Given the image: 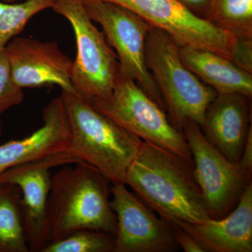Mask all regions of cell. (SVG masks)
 <instances>
[{
	"mask_svg": "<svg viewBox=\"0 0 252 252\" xmlns=\"http://www.w3.org/2000/svg\"><path fill=\"white\" fill-rule=\"evenodd\" d=\"M125 185L162 220L203 223L212 219L193 171V163L143 142Z\"/></svg>",
	"mask_w": 252,
	"mask_h": 252,
	"instance_id": "cell-1",
	"label": "cell"
},
{
	"mask_svg": "<svg viewBox=\"0 0 252 252\" xmlns=\"http://www.w3.org/2000/svg\"><path fill=\"white\" fill-rule=\"evenodd\" d=\"M112 182L95 167L75 162L51 177L46 223L50 243L81 229L115 237L117 223L110 205Z\"/></svg>",
	"mask_w": 252,
	"mask_h": 252,
	"instance_id": "cell-2",
	"label": "cell"
},
{
	"mask_svg": "<svg viewBox=\"0 0 252 252\" xmlns=\"http://www.w3.org/2000/svg\"><path fill=\"white\" fill-rule=\"evenodd\" d=\"M71 130L67 152L89 164L112 183L125 184L143 141L94 109L77 94L62 91Z\"/></svg>",
	"mask_w": 252,
	"mask_h": 252,
	"instance_id": "cell-3",
	"label": "cell"
},
{
	"mask_svg": "<svg viewBox=\"0 0 252 252\" xmlns=\"http://www.w3.org/2000/svg\"><path fill=\"white\" fill-rule=\"evenodd\" d=\"M146 62L160 91L169 119L182 132L189 121L203 126L205 112L217 93L182 63L180 46L168 33L154 28L146 41Z\"/></svg>",
	"mask_w": 252,
	"mask_h": 252,
	"instance_id": "cell-4",
	"label": "cell"
},
{
	"mask_svg": "<svg viewBox=\"0 0 252 252\" xmlns=\"http://www.w3.org/2000/svg\"><path fill=\"white\" fill-rule=\"evenodd\" d=\"M51 9L69 21L75 35L72 75L75 94L90 104L109 99L121 67L103 32L93 23L81 0H54Z\"/></svg>",
	"mask_w": 252,
	"mask_h": 252,
	"instance_id": "cell-5",
	"label": "cell"
},
{
	"mask_svg": "<svg viewBox=\"0 0 252 252\" xmlns=\"http://www.w3.org/2000/svg\"><path fill=\"white\" fill-rule=\"evenodd\" d=\"M91 105L143 142L193 163L183 132L172 125L165 110L122 69L110 97Z\"/></svg>",
	"mask_w": 252,
	"mask_h": 252,
	"instance_id": "cell-6",
	"label": "cell"
},
{
	"mask_svg": "<svg viewBox=\"0 0 252 252\" xmlns=\"http://www.w3.org/2000/svg\"><path fill=\"white\" fill-rule=\"evenodd\" d=\"M91 21L98 23L117 54L121 69L165 110L160 91L146 62V41L154 28L130 10L107 1L85 3Z\"/></svg>",
	"mask_w": 252,
	"mask_h": 252,
	"instance_id": "cell-7",
	"label": "cell"
},
{
	"mask_svg": "<svg viewBox=\"0 0 252 252\" xmlns=\"http://www.w3.org/2000/svg\"><path fill=\"white\" fill-rule=\"evenodd\" d=\"M182 132L191 152L194 175L210 217L223 218L238 205L252 177L239 163L230 161L214 147L195 122H186Z\"/></svg>",
	"mask_w": 252,
	"mask_h": 252,
	"instance_id": "cell-8",
	"label": "cell"
},
{
	"mask_svg": "<svg viewBox=\"0 0 252 252\" xmlns=\"http://www.w3.org/2000/svg\"><path fill=\"white\" fill-rule=\"evenodd\" d=\"M107 1L130 10L154 28L166 32L180 46L206 49L231 60L236 39L195 16L177 0H81Z\"/></svg>",
	"mask_w": 252,
	"mask_h": 252,
	"instance_id": "cell-9",
	"label": "cell"
},
{
	"mask_svg": "<svg viewBox=\"0 0 252 252\" xmlns=\"http://www.w3.org/2000/svg\"><path fill=\"white\" fill-rule=\"evenodd\" d=\"M75 162H81L64 152L16 165L0 175V184L14 186L22 193L19 203L31 252H41L50 243L46 223L51 183L50 170Z\"/></svg>",
	"mask_w": 252,
	"mask_h": 252,
	"instance_id": "cell-10",
	"label": "cell"
},
{
	"mask_svg": "<svg viewBox=\"0 0 252 252\" xmlns=\"http://www.w3.org/2000/svg\"><path fill=\"white\" fill-rule=\"evenodd\" d=\"M110 205L117 218L114 252H172L180 247L173 229L124 183L111 185Z\"/></svg>",
	"mask_w": 252,
	"mask_h": 252,
	"instance_id": "cell-11",
	"label": "cell"
},
{
	"mask_svg": "<svg viewBox=\"0 0 252 252\" xmlns=\"http://www.w3.org/2000/svg\"><path fill=\"white\" fill-rule=\"evenodd\" d=\"M13 79L21 89L59 86L75 94L72 84L73 61L56 41L14 37L5 46Z\"/></svg>",
	"mask_w": 252,
	"mask_h": 252,
	"instance_id": "cell-12",
	"label": "cell"
},
{
	"mask_svg": "<svg viewBox=\"0 0 252 252\" xmlns=\"http://www.w3.org/2000/svg\"><path fill=\"white\" fill-rule=\"evenodd\" d=\"M43 120L44 125L32 135L0 145V175L16 165L67 152L72 135L61 95L46 105Z\"/></svg>",
	"mask_w": 252,
	"mask_h": 252,
	"instance_id": "cell-13",
	"label": "cell"
},
{
	"mask_svg": "<svg viewBox=\"0 0 252 252\" xmlns=\"http://www.w3.org/2000/svg\"><path fill=\"white\" fill-rule=\"evenodd\" d=\"M250 99L239 94H217L200 127L207 140L235 163L240 161L252 126Z\"/></svg>",
	"mask_w": 252,
	"mask_h": 252,
	"instance_id": "cell-14",
	"label": "cell"
},
{
	"mask_svg": "<svg viewBox=\"0 0 252 252\" xmlns=\"http://www.w3.org/2000/svg\"><path fill=\"white\" fill-rule=\"evenodd\" d=\"M166 222L183 228L205 252H252V184L247 186L238 205L223 218L210 219L203 223Z\"/></svg>",
	"mask_w": 252,
	"mask_h": 252,
	"instance_id": "cell-15",
	"label": "cell"
},
{
	"mask_svg": "<svg viewBox=\"0 0 252 252\" xmlns=\"http://www.w3.org/2000/svg\"><path fill=\"white\" fill-rule=\"evenodd\" d=\"M182 63L217 94H239L252 98V74L231 60L206 49L180 46Z\"/></svg>",
	"mask_w": 252,
	"mask_h": 252,
	"instance_id": "cell-16",
	"label": "cell"
},
{
	"mask_svg": "<svg viewBox=\"0 0 252 252\" xmlns=\"http://www.w3.org/2000/svg\"><path fill=\"white\" fill-rule=\"evenodd\" d=\"M14 186L0 184V252H29Z\"/></svg>",
	"mask_w": 252,
	"mask_h": 252,
	"instance_id": "cell-17",
	"label": "cell"
},
{
	"mask_svg": "<svg viewBox=\"0 0 252 252\" xmlns=\"http://www.w3.org/2000/svg\"><path fill=\"white\" fill-rule=\"evenodd\" d=\"M207 21L235 39H252V0H215Z\"/></svg>",
	"mask_w": 252,
	"mask_h": 252,
	"instance_id": "cell-18",
	"label": "cell"
},
{
	"mask_svg": "<svg viewBox=\"0 0 252 252\" xmlns=\"http://www.w3.org/2000/svg\"><path fill=\"white\" fill-rule=\"evenodd\" d=\"M54 0H26L6 3L0 0V50L24 30L33 16L51 9Z\"/></svg>",
	"mask_w": 252,
	"mask_h": 252,
	"instance_id": "cell-19",
	"label": "cell"
},
{
	"mask_svg": "<svg viewBox=\"0 0 252 252\" xmlns=\"http://www.w3.org/2000/svg\"><path fill=\"white\" fill-rule=\"evenodd\" d=\"M114 238L105 232L81 229L50 243L41 252H114Z\"/></svg>",
	"mask_w": 252,
	"mask_h": 252,
	"instance_id": "cell-20",
	"label": "cell"
},
{
	"mask_svg": "<svg viewBox=\"0 0 252 252\" xmlns=\"http://www.w3.org/2000/svg\"><path fill=\"white\" fill-rule=\"evenodd\" d=\"M24 98L23 89L16 85L13 79L4 49L0 50V116L22 103Z\"/></svg>",
	"mask_w": 252,
	"mask_h": 252,
	"instance_id": "cell-21",
	"label": "cell"
},
{
	"mask_svg": "<svg viewBox=\"0 0 252 252\" xmlns=\"http://www.w3.org/2000/svg\"><path fill=\"white\" fill-rule=\"evenodd\" d=\"M232 62L243 70L252 74V39H237Z\"/></svg>",
	"mask_w": 252,
	"mask_h": 252,
	"instance_id": "cell-22",
	"label": "cell"
},
{
	"mask_svg": "<svg viewBox=\"0 0 252 252\" xmlns=\"http://www.w3.org/2000/svg\"><path fill=\"white\" fill-rule=\"evenodd\" d=\"M173 229L175 241L179 247L183 249L185 252H205L203 248L186 230L179 225L169 223Z\"/></svg>",
	"mask_w": 252,
	"mask_h": 252,
	"instance_id": "cell-23",
	"label": "cell"
},
{
	"mask_svg": "<svg viewBox=\"0 0 252 252\" xmlns=\"http://www.w3.org/2000/svg\"><path fill=\"white\" fill-rule=\"evenodd\" d=\"M181 4L189 10L190 12L205 19L210 12L215 0H177Z\"/></svg>",
	"mask_w": 252,
	"mask_h": 252,
	"instance_id": "cell-24",
	"label": "cell"
},
{
	"mask_svg": "<svg viewBox=\"0 0 252 252\" xmlns=\"http://www.w3.org/2000/svg\"><path fill=\"white\" fill-rule=\"evenodd\" d=\"M239 165L243 169L244 172L250 177H252V127H250L243 152L240 158Z\"/></svg>",
	"mask_w": 252,
	"mask_h": 252,
	"instance_id": "cell-25",
	"label": "cell"
},
{
	"mask_svg": "<svg viewBox=\"0 0 252 252\" xmlns=\"http://www.w3.org/2000/svg\"><path fill=\"white\" fill-rule=\"evenodd\" d=\"M1 1L6 3H15L16 1H17L18 0H1ZM24 1H26V0H24Z\"/></svg>",
	"mask_w": 252,
	"mask_h": 252,
	"instance_id": "cell-26",
	"label": "cell"
},
{
	"mask_svg": "<svg viewBox=\"0 0 252 252\" xmlns=\"http://www.w3.org/2000/svg\"><path fill=\"white\" fill-rule=\"evenodd\" d=\"M1 132H2V124H1V122L0 121V136L1 135Z\"/></svg>",
	"mask_w": 252,
	"mask_h": 252,
	"instance_id": "cell-27",
	"label": "cell"
}]
</instances>
